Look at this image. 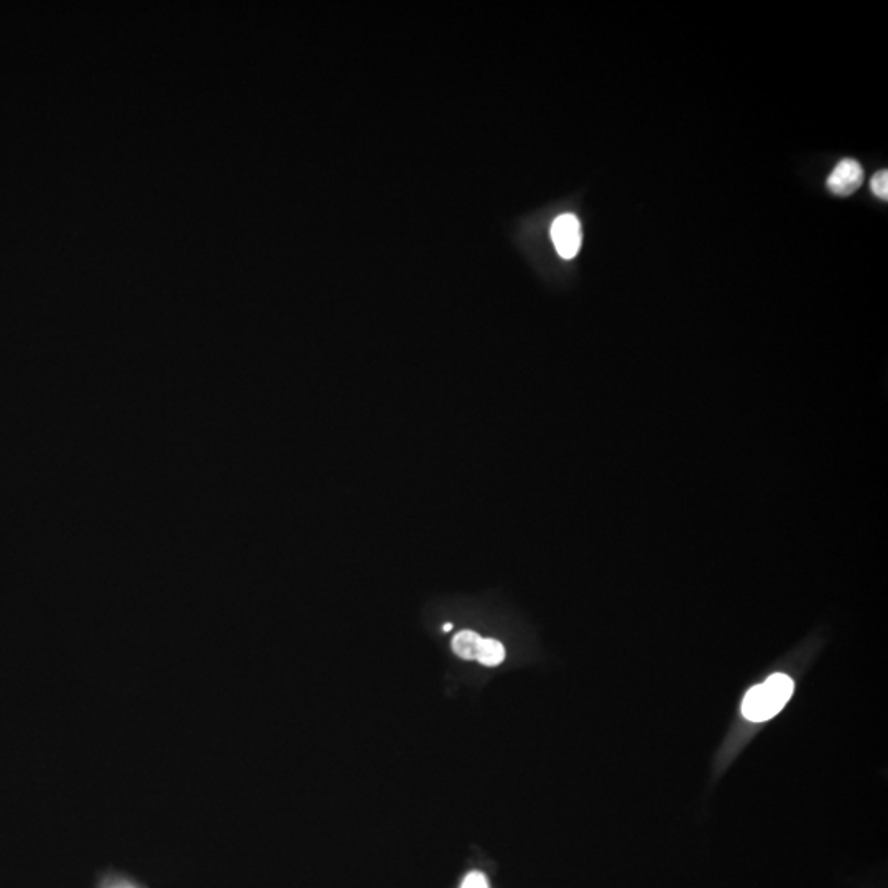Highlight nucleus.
<instances>
[{"mask_svg":"<svg viewBox=\"0 0 888 888\" xmlns=\"http://www.w3.org/2000/svg\"><path fill=\"white\" fill-rule=\"evenodd\" d=\"M793 680L783 673H775L764 683L745 694L742 714L750 722H765L777 716L793 694Z\"/></svg>","mask_w":888,"mask_h":888,"instance_id":"1","label":"nucleus"},{"mask_svg":"<svg viewBox=\"0 0 888 888\" xmlns=\"http://www.w3.org/2000/svg\"><path fill=\"white\" fill-rule=\"evenodd\" d=\"M551 241L563 259H574L583 244L581 222L574 214H561L551 224Z\"/></svg>","mask_w":888,"mask_h":888,"instance_id":"2","label":"nucleus"},{"mask_svg":"<svg viewBox=\"0 0 888 888\" xmlns=\"http://www.w3.org/2000/svg\"><path fill=\"white\" fill-rule=\"evenodd\" d=\"M862 183H864V168L861 167V163L852 160V158L841 160L826 181L829 191L838 196H849L856 193Z\"/></svg>","mask_w":888,"mask_h":888,"instance_id":"3","label":"nucleus"},{"mask_svg":"<svg viewBox=\"0 0 888 888\" xmlns=\"http://www.w3.org/2000/svg\"><path fill=\"white\" fill-rule=\"evenodd\" d=\"M482 637L472 630H463L453 639V652L463 660H476Z\"/></svg>","mask_w":888,"mask_h":888,"instance_id":"4","label":"nucleus"},{"mask_svg":"<svg viewBox=\"0 0 888 888\" xmlns=\"http://www.w3.org/2000/svg\"><path fill=\"white\" fill-rule=\"evenodd\" d=\"M477 662L486 666H497L505 660V648L499 640L482 639L477 650Z\"/></svg>","mask_w":888,"mask_h":888,"instance_id":"5","label":"nucleus"},{"mask_svg":"<svg viewBox=\"0 0 888 888\" xmlns=\"http://www.w3.org/2000/svg\"><path fill=\"white\" fill-rule=\"evenodd\" d=\"M870 188L874 191V195L877 198L884 199L887 201L888 199V172L887 170H882V172H877L870 181Z\"/></svg>","mask_w":888,"mask_h":888,"instance_id":"6","label":"nucleus"},{"mask_svg":"<svg viewBox=\"0 0 888 888\" xmlns=\"http://www.w3.org/2000/svg\"><path fill=\"white\" fill-rule=\"evenodd\" d=\"M461 888H489L486 875L481 874V872H471V874L464 879Z\"/></svg>","mask_w":888,"mask_h":888,"instance_id":"7","label":"nucleus"},{"mask_svg":"<svg viewBox=\"0 0 888 888\" xmlns=\"http://www.w3.org/2000/svg\"><path fill=\"white\" fill-rule=\"evenodd\" d=\"M451 630H453V624H444L443 625V632H451Z\"/></svg>","mask_w":888,"mask_h":888,"instance_id":"8","label":"nucleus"}]
</instances>
